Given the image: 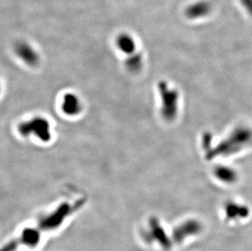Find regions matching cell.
I'll return each mask as SVG.
<instances>
[{"instance_id": "1", "label": "cell", "mask_w": 252, "mask_h": 251, "mask_svg": "<svg viewBox=\"0 0 252 251\" xmlns=\"http://www.w3.org/2000/svg\"><path fill=\"white\" fill-rule=\"evenodd\" d=\"M18 131L27 137L33 135L42 142H48L52 137L50 124L48 120L41 117H34L28 121L23 122L18 126Z\"/></svg>"}, {"instance_id": "2", "label": "cell", "mask_w": 252, "mask_h": 251, "mask_svg": "<svg viewBox=\"0 0 252 251\" xmlns=\"http://www.w3.org/2000/svg\"><path fill=\"white\" fill-rule=\"evenodd\" d=\"M161 99V114L167 121L175 119L179 108V93L171 88L167 83L162 82L158 85Z\"/></svg>"}, {"instance_id": "3", "label": "cell", "mask_w": 252, "mask_h": 251, "mask_svg": "<svg viewBox=\"0 0 252 251\" xmlns=\"http://www.w3.org/2000/svg\"><path fill=\"white\" fill-rule=\"evenodd\" d=\"M212 12V5L207 1H197L186 7V16L189 19H201Z\"/></svg>"}, {"instance_id": "4", "label": "cell", "mask_w": 252, "mask_h": 251, "mask_svg": "<svg viewBox=\"0 0 252 251\" xmlns=\"http://www.w3.org/2000/svg\"><path fill=\"white\" fill-rule=\"evenodd\" d=\"M15 52L22 62L29 65H36L38 62V55L28 43L20 42L15 46Z\"/></svg>"}, {"instance_id": "5", "label": "cell", "mask_w": 252, "mask_h": 251, "mask_svg": "<svg viewBox=\"0 0 252 251\" xmlns=\"http://www.w3.org/2000/svg\"><path fill=\"white\" fill-rule=\"evenodd\" d=\"M62 109L64 114L69 116H75L81 112V101L73 93H67L62 98Z\"/></svg>"}, {"instance_id": "6", "label": "cell", "mask_w": 252, "mask_h": 251, "mask_svg": "<svg viewBox=\"0 0 252 251\" xmlns=\"http://www.w3.org/2000/svg\"><path fill=\"white\" fill-rule=\"evenodd\" d=\"M116 45L123 53L131 56L136 52V43L132 36L128 33H122L118 36Z\"/></svg>"}, {"instance_id": "7", "label": "cell", "mask_w": 252, "mask_h": 251, "mask_svg": "<svg viewBox=\"0 0 252 251\" xmlns=\"http://www.w3.org/2000/svg\"><path fill=\"white\" fill-rule=\"evenodd\" d=\"M215 176L223 182H233L237 178V173L229 166H218L215 170Z\"/></svg>"}, {"instance_id": "8", "label": "cell", "mask_w": 252, "mask_h": 251, "mask_svg": "<svg viewBox=\"0 0 252 251\" xmlns=\"http://www.w3.org/2000/svg\"><path fill=\"white\" fill-rule=\"evenodd\" d=\"M126 66L130 71H138L142 66V57L139 54H134L129 56L128 60L126 62Z\"/></svg>"}, {"instance_id": "9", "label": "cell", "mask_w": 252, "mask_h": 251, "mask_svg": "<svg viewBox=\"0 0 252 251\" xmlns=\"http://www.w3.org/2000/svg\"><path fill=\"white\" fill-rule=\"evenodd\" d=\"M240 2L248 14L252 17V0H240Z\"/></svg>"}]
</instances>
